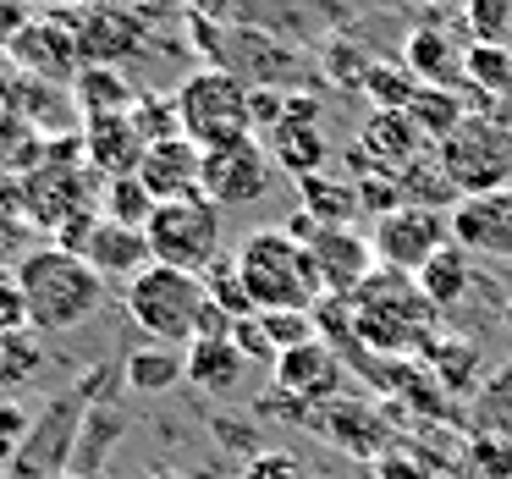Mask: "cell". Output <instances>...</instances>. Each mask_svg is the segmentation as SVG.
<instances>
[{"label": "cell", "mask_w": 512, "mask_h": 479, "mask_svg": "<svg viewBox=\"0 0 512 479\" xmlns=\"http://www.w3.org/2000/svg\"><path fill=\"white\" fill-rule=\"evenodd\" d=\"M17 287H23L28 331L39 336L78 331L105 303V276L83 254H67V248H34L17 265Z\"/></svg>", "instance_id": "6da1fadb"}, {"label": "cell", "mask_w": 512, "mask_h": 479, "mask_svg": "<svg viewBox=\"0 0 512 479\" xmlns=\"http://www.w3.org/2000/svg\"><path fill=\"white\" fill-rule=\"evenodd\" d=\"M237 276H243V287H248V298H254L259 314L320 309V298H325L309 248L292 243L281 226H265V232L243 237V248H237Z\"/></svg>", "instance_id": "7a4b0ae2"}, {"label": "cell", "mask_w": 512, "mask_h": 479, "mask_svg": "<svg viewBox=\"0 0 512 479\" xmlns=\"http://www.w3.org/2000/svg\"><path fill=\"white\" fill-rule=\"evenodd\" d=\"M122 303H127V320L160 347H182L188 353L199 342V320L210 309V287L204 276L193 270H177V265H149L144 276H133L122 287Z\"/></svg>", "instance_id": "3957f363"}, {"label": "cell", "mask_w": 512, "mask_h": 479, "mask_svg": "<svg viewBox=\"0 0 512 479\" xmlns=\"http://www.w3.org/2000/svg\"><path fill=\"white\" fill-rule=\"evenodd\" d=\"M435 309L424 303L419 281L397 276V270H375L364 287L347 298V325L358 331V342L375 353H397V347H419L430 336Z\"/></svg>", "instance_id": "277c9868"}, {"label": "cell", "mask_w": 512, "mask_h": 479, "mask_svg": "<svg viewBox=\"0 0 512 479\" xmlns=\"http://www.w3.org/2000/svg\"><path fill=\"white\" fill-rule=\"evenodd\" d=\"M177 122L182 138H193L199 149H221L237 138H254V83H243L226 67H204L193 78L177 83Z\"/></svg>", "instance_id": "5b68a950"}, {"label": "cell", "mask_w": 512, "mask_h": 479, "mask_svg": "<svg viewBox=\"0 0 512 479\" xmlns=\"http://www.w3.org/2000/svg\"><path fill=\"white\" fill-rule=\"evenodd\" d=\"M149 248H155V265H177L193 270V276H210L221 265V204L204 199V193H182V199H166L144 226Z\"/></svg>", "instance_id": "8992f818"}, {"label": "cell", "mask_w": 512, "mask_h": 479, "mask_svg": "<svg viewBox=\"0 0 512 479\" xmlns=\"http://www.w3.org/2000/svg\"><path fill=\"white\" fill-rule=\"evenodd\" d=\"M435 166L457 199L512 188V127H501L496 116H468L452 138L435 144Z\"/></svg>", "instance_id": "52a82bcc"}, {"label": "cell", "mask_w": 512, "mask_h": 479, "mask_svg": "<svg viewBox=\"0 0 512 479\" xmlns=\"http://www.w3.org/2000/svg\"><path fill=\"white\" fill-rule=\"evenodd\" d=\"M375 259L380 270H397V276H419L446 243H452V215L430 210V204H397L391 215H380L375 232Z\"/></svg>", "instance_id": "ba28073f"}, {"label": "cell", "mask_w": 512, "mask_h": 479, "mask_svg": "<svg viewBox=\"0 0 512 479\" xmlns=\"http://www.w3.org/2000/svg\"><path fill=\"white\" fill-rule=\"evenodd\" d=\"M270 177H276V160L259 138H237V144H221V149H204V177H199V193L215 199L221 210H248V204L265 199Z\"/></svg>", "instance_id": "9c48e42d"}, {"label": "cell", "mask_w": 512, "mask_h": 479, "mask_svg": "<svg viewBox=\"0 0 512 479\" xmlns=\"http://www.w3.org/2000/svg\"><path fill=\"white\" fill-rule=\"evenodd\" d=\"M83 397L78 391H61L50 397L45 413H34V430H28L23 452L12 457V479H61L72 474V446H78V424H83Z\"/></svg>", "instance_id": "30bf717a"}, {"label": "cell", "mask_w": 512, "mask_h": 479, "mask_svg": "<svg viewBox=\"0 0 512 479\" xmlns=\"http://www.w3.org/2000/svg\"><path fill=\"white\" fill-rule=\"evenodd\" d=\"M309 259H314V270H320L325 298H353V292L380 270L375 243L358 237L353 226H320V237L309 243Z\"/></svg>", "instance_id": "8fae6325"}, {"label": "cell", "mask_w": 512, "mask_h": 479, "mask_svg": "<svg viewBox=\"0 0 512 479\" xmlns=\"http://www.w3.org/2000/svg\"><path fill=\"white\" fill-rule=\"evenodd\" d=\"M12 61L34 78H50V83H72L83 67V50H78V28L56 23V17H39V23L17 28L12 34Z\"/></svg>", "instance_id": "7c38bea8"}, {"label": "cell", "mask_w": 512, "mask_h": 479, "mask_svg": "<svg viewBox=\"0 0 512 479\" xmlns=\"http://www.w3.org/2000/svg\"><path fill=\"white\" fill-rule=\"evenodd\" d=\"M452 243L468 254L512 259V188L474 193V199L452 204Z\"/></svg>", "instance_id": "4fadbf2b"}, {"label": "cell", "mask_w": 512, "mask_h": 479, "mask_svg": "<svg viewBox=\"0 0 512 479\" xmlns=\"http://www.w3.org/2000/svg\"><path fill=\"white\" fill-rule=\"evenodd\" d=\"M276 391L309 402V408H325L331 397H342V353L331 342H309V347H292V353L276 358Z\"/></svg>", "instance_id": "5bb4252c"}, {"label": "cell", "mask_w": 512, "mask_h": 479, "mask_svg": "<svg viewBox=\"0 0 512 479\" xmlns=\"http://www.w3.org/2000/svg\"><path fill=\"white\" fill-rule=\"evenodd\" d=\"M78 254L89 259V265L100 270L105 281H122V287L155 265V248H149V237L138 232V226H116V221H94Z\"/></svg>", "instance_id": "9a60e30c"}, {"label": "cell", "mask_w": 512, "mask_h": 479, "mask_svg": "<svg viewBox=\"0 0 512 479\" xmlns=\"http://www.w3.org/2000/svg\"><path fill=\"white\" fill-rule=\"evenodd\" d=\"M83 149H89V166H100L105 177H133L149 144L133 127V111H105L83 122Z\"/></svg>", "instance_id": "2e32d148"}, {"label": "cell", "mask_w": 512, "mask_h": 479, "mask_svg": "<svg viewBox=\"0 0 512 479\" xmlns=\"http://www.w3.org/2000/svg\"><path fill=\"white\" fill-rule=\"evenodd\" d=\"M204 177V149L193 138H166V144H149L144 149V166H138V182L155 193L160 204L182 199V193H199Z\"/></svg>", "instance_id": "e0dca14e"}, {"label": "cell", "mask_w": 512, "mask_h": 479, "mask_svg": "<svg viewBox=\"0 0 512 479\" xmlns=\"http://www.w3.org/2000/svg\"><path fill=\"white\" fill-rule=\"evenodd\" d=\"M144 45V12H111V6H94L78 28V50H83V67H116L127 61L133 50Z\"/></svg>", "instance_id": "ac0fdd59"}, {"label": "cell", "mask_w": 512, "mask_h": 479, "mask_svg": "<svg viewBox=\"0 0 512 479\" xmlns=\"http://www.w3.org/2000/svg\"><path fill=\"white\" fill-rule=\"evenodd\" d=\"M402 67L424 83V89H463V50L441 23H419L402 39Z\"/></svg>", "instance_id": "d6986e66"}, {"label": "cell", "mask_w": 512, "mask_h": 479, "mask_svg": "<svg viewBox=\"0 0 512 479\" xmlns=\"http://www.w3.org/2000/svg\"><path fill=\"white\" fill-rule=\"evenodd\" d=\"M358 144L375 155V166L380 171H391V177H402V171L419 160V149H424V133L408 122V111H375L369 116V127H364V138Z\"/></svg>", "instance_id": "ffe728a7"}, {"label": "cell", "mask_w": 512, "mask_h": 479, "mask_svg": "<svg viewBox=\"0 0 512 479\" xmlns=\"http://www.w3.org/2000/svg\"><path fill=\"white\" fill-rule=\"evenodd\" d=\"M413 281H419L424 303H430L435 314H446V309H457V303L468 298V287H474V254H468V248H457V243H446Z\"/></svg>", "instance_id": "44dd1931"}, {"label": "cell", "mask_w": 512, "mask_h": 479, "mask_svg": "<svg viewBox=\"0 0 512 479\" xmlns=\"http://www.w3.org/2000/svg\"><path fill=\"white\" fill-rule=\"evenodd\" d=\"M122 380L127 391H138V397H166V391H177V380H188V353L182 347H138V353L122 358Z\"/></svg>", "instance_id": "7402d4cb"}, {"label": "cell", "mask_w": 512, "mask_h": 479, "mask_svg": "<svg viewBox=\"0 0 512 479\" xmlns=\"http://www.w3.org/2000/svg\"><path fill=\"white\" fill-rule=\"evenodd\" d=\"M259 144L270 149V160H276V171H287L292 182H303V177H314V171L325 166V133L320 127H309V122H281L270 138H259Z\"/></svg>", "instance_id": "603a6c76"}, {"label": "cell", "mask_w": 512, "mask_h": 479, "mask_svg": "<svg viewBox=\"0 0 512 479\" xmlns=\"http://www.w3.org/2000/svg\"><path fill=\"white\" fill-rule=\"evenodd\" d=\"M243 369H248V358L232 347V336L226 342H193L188 347V380L199 391H210V397H232L243 386Z\"/></svg>", "instance_id": "cb8c5ba5"}, {"label": "cell", "mask_w": 512, "mask_h": 479, "mask_svg": "<svg viewBox=\"0 0 512 479\" xmlns=\"http://www.w3.org/2000/svg\"><path fill=\"white\" fill-rule=\"evenodd\" d=\"M122 435H127V419H116L111 402H105V408H89L78 424V446H72V474L100 479L105 457H111V446L122 441Z\"/></svg>", "instance_id": "d4e9b609"}, {"label": "cell", "mask_w": 512, "mask_h": 479, "mask_svg": "<svg viewBox=\"0 0 512 479\" xmlns=\"http://www.w3.org/2000/svg\"><path fill=\"white\" fill-rule=\"evenodd\" d=\"M45 375V336L39 331H0V391L12 397V391L34 386Z\"/></svg>", "instance_id": "484cf974"}, {"label": "cell", "mask_w": 512, "mask_h": 479, "mask_svg": "<svg viewBox=\"0 0 512 479\" xmlns=\"http://www.w3.org/2000/svg\"><path fill=\"white\" fill-rule=\"evenodd\" d=\"M468 100H463V89H419L413 94V105H408V122L419 127L430 144H441V138H452L457 127L468 122Z\"/></svg>", "instance_id": "4316f807"}, {"label": "cell", "mask_w": 512, "mask_h": 479, "mask_svg": "<svg viewBox=\"0 0 512 479\" xmlns=\"http://www.w3.org/2000/svg\"><path fill=\"white\" fill-rule=\"evenodd\" d=\"M298 199H303V210H309L320 226H347V221H353V210H358V188H353V182H331L325 171H314V177L298 182Z\"/></svg>", "instance_id": "83f0119b"}, {"label": "cell", "mask_w": 512, "mask_h": 479, "mask_svg": "<svg viewBox=\"0 0 512 479\" xmlns=\"http://www.w3.org/2000/svg\"><path fill=\"white\" fill-rule=\"evenodd\" d=\"M155 210H160V199L138 182V171H133V177H105V221L138 226V232H144Z\"/></svg>", "instance_id": "f1b7e54d"}, {"label": "cell", "mask_w": 512, "mask_h": 479, "mask_svg": "<svg viewBox=\"0 0 512 479\" xmlns=\"http://www.w3.org/2000/svg\"><path fill=\"white\" fill-rule=\"evenodd\" d=\"M72 89H78V100L89 105V116L133 111V89H127V78L116 67H83L78 78H72Z\"/></svg>", "instance_id": "f546056e"}, {"label": "cell", "mask_w": 512, "mask_h": 479, "mask_svg": "<svg viewBox=\"0 0 512 479\" xmlns=\"http://www.w3.org/2000/svg\"><path fill=\"white\" fill-rule=\"evenodd\" d=\"M474 424L490 435H512V358L479 386L474 397Z\"/></svg>", "instance_id": "4dcf8cb0"}, {"label": "cell", "mask_w": 512, "mask_h": 479, "mask_svg": "<svg viewBox=\"0 0 512 479\" xmlns=\"http://www.w3.org/2000/svg\"><path fill=\"white\" fill-rule=\"evenodd\" d=\"M419 89L424 83L413 78L408 67H386V61H375V67L364 72V94L375 100V111H408Z\"/></svg>", "instance_id": "1f68e13d"}, {"label": "cell", "mask_w": 512, "mask_h": 479, "mask_svg": "<svg viewBox=\"0 0 512 479\" xmlns=\"http://www.w3.org/2000/svg\"><path fill=\"white\" fill-rule=\"evenodd\" d=\"M463 23L474 34V45H507L512 34V0H468Z\"/></svg>", "instance_id": "d6a6232c"}, {"label": "cell", "mask_w": 512, "mask_h": 479, "mask_svg": "<svg viewBox=\"0 0 512 479\" xmlns=\"http://www.w3.org/2000/svg\"><path fill=\"white\" fill-rule=\"evenodd\" d=\"M259 320H265L276 353H292V347L320 342V320H314V309H276V314H259Z\"/></svg>", "instance_id": "836d02e7"}, {"label": "cell", "mask_w": 512, "mask_h": 479, "mask_svg": "<svg viewBox=\"0 0 512 479\" xmlns=\"http://www.w3.org/2000/svg\"><path fill=\"white\" fill-rule=\"evenodd\" d=\"M133 127L144 133V144H166V138H182L177 100H166V94H144V100H133Z\"/></svg>", "instance_id": "e575fe53"}, {"label": "cell", "mask_w": 512, "mask_h": 479, "mask_svg": "<svg viewBox=\"0 0 512 479\" xmlns=\"http://www.w3.org/2000/svg\"><path fill=\"white\" fill-rule=\"evenodd\" d=\"M204 287H210V303H215V309L232 314V320H248V314H259L254 298H248V287H243V276H237V259H232V265L221 259V265L204 276Z\"/></svg>", "instance_id": "d590c367"}, {"label": "cell", "mask_w": 512, "mask_h": 479, "mask_svg": "<svg viewBox=\"0 0 512 479\" xmlns=\"http://www.w3.org/2000/svg\"><path fill=\"white\" fill-rule=\"evenodd\" d=\"M463 463L474 468L479 479H512V435H490V430H479L474 441H468Z\"/></svg>", "instance_id": "8d00e7d4"}, {"label": "cell", "mask_w": 512, "mask_h": 479, "mask_svg": "<svg viewBox=\"0 0 512 479\" xmlns=\"http://www.w3.org/2000/svg\"><path fill=\"white\" fill-rule=\"evenodd\" d=\"M232 347L248 358V364H276V358H281L259 314H248V320H237V325H232Z\"/></svg>", "instance_id": "74e56055"}, {"label": "cell", "mask_w": 512, "mask_h": 479, "mask_svg": "<svg viewBox=\"0 0 512 479\" xmlns=\"http://www.w3.org/2000/svg\"><path fill=\"white\" fill-rule=\"evenodd\" d=\"M28 430H34V413L23 408V402H0V463H12L17 452H23V441H28Z\"/></svg>", "instance_id": "f35d334b"}, {"label": "cell", "mask_w": 512, "mask_h": 479, "mask_svg": "<svg viewBox=\"0 0 512 479\" xmlns=\"http://www.w3.org/2000/svg\"><path fill=\"white\" fill-rule=\"evenodd\" d=\"M375 474L380 479H435V468H430V457L413 452V446H386L380 463H375Z\"/></svg>", "instance_id": "ab89813d"}, {"label": "cell", "mask_w": 512, "mask_h": 479, "mask_svg": "<svg viewBox=\"0 0 512 479\" xmlns=\"http://www.w3.org/2000/svg\"><path fill=\"white\" fill-rule=\"evenodd\" d=\"M243 479H314V474H309V463H298L292 452H254Z\"/></svg>", "instance_id": "60d3db41"}, {"label": "cell", "mask_w": 512, "mask_h": 479, "mask_svg": "<svg viewBox=\"0 0 512 479\" xmlns=\"http://www.w3.org/2000/svg\"><path fill=\"white\" fill-rule=\"evenodd\" d=\"M287 122V94L281 89H254V138H270Z\"/></svg>", "instance_id": "b9f144b4"}, {"label": "cell", "mask_w": 512, "mask_h": 479, "mask_svg": "<svg viewBox=\"0 0 512 479\" xmlns=\"http://www.w3.org/2000/svg\"><path fill=\"white\" fill-rule=\"evenodd\" d=\"M23 325H28L23 287H17V276H12V281L0 276V331H23Z\"/></svg>", "instance_id": "7bdbcfd3"}, {"label": "cell", "mask_w": 512, "mask_h": 479, "mask_svg": "<svg viewBox=\"0 0 512 479\" xmlns=\"http://www.w3.org/2000/svg\"><path fill=\"white\" fill-rule=\"evenodd\" d=\"M232 6H237V0H188V12H182V17H193V23H221Z\"/></svg>", "instance_id": "ee69618b"}, {"label": "cell", "mask_w": 512, "mask_h": 479, "mask_svg": "<svg viewBox=\"0 0 512 479\" xmlns=\"http://www.w3.org/2000/svg\"><path fill=\"white\" fill-rule=\"evenodd\" d=\"M215 441H232V446H243V452H254L248 424H232V413H221V419H215Z\"/></svg>", "instance_id": "f6af8a7d"}, {"label": "cell", "mask_w": 512, "mask_h": 479, "mask_svg": "<svg viewBox=\"0 0 512 479\" xmlns=\"http://www.w3.org/2000/svg\"><path fill=\"white\" fill-rule=\"evenodd\" d=\"M287 122L320 127V100H309V94H287Z\"/></svg>", "instance_id": "bcb514c9"}, {"label": "cell", "mask_w": 512, "mask_h": 479, "mask_svg": "<svg viewBox=\"0 0 512 479\" xmlns=\"http://www.w3.org/2000/svg\"><path fill=\"white\" fill-rule=\"evenodd\" d=\"M133 12H144V17H171V12H188V0H127Z\"/></svg>", "instance_id": "7dc6e473"}, {"label": "cell", "mask_w": 512, "mask_h": 479, "mask_svg": "<svg viewBox=\"0 0 512 479\" xmlns=\"http://www.w3.org/2000/svg\"><path fill=\"white\" fill-rule=\"evenodd\" d=\"M490 116H496L501 127H512V94H501V100H496V111H490Z\"/></svg>", "instance_id": "c3c4849f"}, {"label": "cell", "mask_w": 512, "mask_h": 479, "mask_svg": "<svg viewBox=\"0 0 512 479\" xmlns=\"http://www.w3.org/2000/svg\"><path fill=\"white\" fill-rule=\"evenodd\" d=\"M0 479H12V463H0Z\"/></svg>", "instance_id": "681fc988"}, {"label": "cell", "mask_w": 512, "mask_h": 479, "mask_svg": "<svg viewBox=\"0 0 512 479\" xmlns=\"http://www.w3.org/2000/svg\"><path fill=\"white\" fill-rule=\"evenodd\" d=\"M61 479H89V474H61Z\"/></svg>", "instance_id": "f907efd6"}, {"label": "cell", "mask_w": 512, "mask_h": 479, "mask_svg": "<svg viewBox=\"0 0 512 479\" xmlns=\"http://www.w3.org/2000/svg\"><path fill=\"white\" fill-rule=\"evenodd\" d=\"M507 325H512V303H507Z\"/></svg>", "instance_id": "816d5d0a"}, {"label": "cell", "mask_w": 512, "mask_h": 479, "mask_svg": "<svg viewBox=\"0 0 512 479\" xmlns=\"http://www.w3.org/2000/svg\"><path fill=\"white\" fill-rule=\"evenodd\" d=\"M430 6H446V0H430Z\"/></svg>", "instance_id": "f5cc1de1"}, {"label": "cell", "mask_w": 512, "mask_h": 479, "mask_svg": "<svg viewBox=\"0 0 512 479\" xmlns=\"http://www.w3.org/2000/svg\"><path fill=\"white\" fill-rule=\"evenodd\" d=\"M0 402H6V391H0Z\"/></svg>", "instance_id": "db71d44e"}, {"label": "cell", "mask_w": 512, "mask_h": 479, "mask_svg": "<svg viewBox=\"0 0 512 479\" xmlns=\"http://www.w3.org/2000/svg\"><path fill=\"white\" fill-rule=\"evenodd\" d=\"M160 479H171V474H160Z\"/></svg>", "instance_id": "11a10c76"}]
</instances>
